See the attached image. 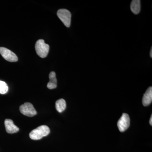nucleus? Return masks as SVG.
<instances>
[{"label": "nucleus", "mask_w": 152, "mask_h": 152, "mask_svg": "<svg viewBox=\"0 0 152 152\" xmlns=\"http://www.w3.org/2000/svg\"><path fill=\"white\" fill-rule=\"evenodd\" d=\"M50 128L46 125H42L33 130L30 132V138L33 140H39L50 134Z\"/></svg>", "instance_id": "1"}, {"label": "nucleus", "mask_w": 152, "mask_h": 152, "mask_svg": "<svg viewBox=\"0 0 152 152\" xmlns=\"http://www.w3.org/2000/svg\"><path fill=\"white\" fill-rule=\"evenodd\" d=\"M50 46L45 43L43 39H39L35 45V50L37 54L42 58H46L48 54Z\"/></svg>", "instance_id": "2"}, {"label": "nucleus", "mask_w": 152, "mask_h": 152, "mask_svg": "<svg viewBox=\"0 0 152 152\" xmlns=\"http://www.w3.org/2000/svg\"><path fill=\"white\" fill-rule=\"evenodd\" d=\"M57 16L66 27L70 26L71 17L70 12L66 9H61L57 12Z\"/></svg>", "instance_id": "3"}, {"label": "nucleus", "mask_w": 152, "mask_h": 152, "mask_svg": "<svg viewBox=\"0 0 152 152\" xmlns=\"http://www.w3.org/2000/svg\"><path fill=\"white\" fill-rule=\"evenodd\" d=\"M20 110L22 114L28 117H33L37 114L32 104L29 102L25 103L20 106Z\"/></svg>", "instance_id": "4"}, {"label": "nucleus", "mask_w": 152, "mask_h": 152, "mask_svg": "<svg viewBox=\"0 0 152 152\" xmlns=\"http://www.w3.org/2000/svg\"><path fill=\"white\" fill-rule=\"evenodd\" d=\"M130 124V119L129 116L126 113L123 114L118 122V128L121 132H124L127 129Z\"/></svg>", "instance_id": "5"}, {"label": "nucleus", "mask_w": 152, "mask_h": 152, "mask_svg": "<svg viewBox=\"0 0 152 152\" xmlns=\"http://www.w3.org/2000/svg\"><path fill=\"white\" fill-rule=\"evenodd\" d=\"M0 54L4 59L11 62H15L18 61L17 55L10 50L4 47L0 48Z\"/></svg>", "instance_id": "6"}, {"label": "nucleus", "mask_w": 152, "mask_h": 152, "mask_svg": "<svg viewBox=\"0 0 152 152\" xmlns=\"http://www.w3.org/2000/svg\"><path fill=\"white\" fill-rule=\"evenodd\" d=\"M4 124L6 131L9 134L17 133L19 131V128L15 125L12 120L7 119L5 120Z\"/></svg>", "instance_id": "7"}, {"label": "nucleus", "mask_w": 152, "mask_h": 152, "mask_svg": "<svg viewBox=\"0 0 152 152\" xmlns=\"http://www.w3.org/2000/svg\"><path fill=\"white\" fill-rule=\"evenodd\" d=\"M152 102V87H150L146 91L142 98V104L147 107Z\"/></svg>", "instance_id": "8"}, {"label": "nucleus", "mask_w": 152, "mask_h": 152, "mask_svg": "<svg viewBox=\"0 0 152 152\" xmlns=\"http://www.w3.org/2000/svg\"><path fill=\"white\" fill-rule=\"evenodd\" d=\"M50 81L47 85V87L49 89H53L56 88L57 80L56 77V74L54 72H52L49 75Z\"/></svg>", "instance_id": "9"}, {"label": "nucleus", "mask_w": 152, "mask_h": 152, "mask_svg": "<svg viewBox=\"0 0 152 152\" xmlns=\"http://www.w3.org/2000/svg\"><path fill=\"white\" fill-rule=\"evenodd\" d=\"M140 2V0H133L131 2V10L135 15H137L140 13L141 9Z\"/></svg>", "instance_id": "10"}, {"label": "nucleus", "mask_w": 152, "mask_h": 152, "mask_svg": "<svg viewBox=\"0 0 152 152\" xmlns=\"http://www.w3.org/2000/svg\"><path fill=\"white\" fill-rule=\"evenodd\" d=\"M66 104L65 100L64 99H61L58 100L56 103V108L57 111L61 113L65 110Z\"/></svg>", "instance_id": "11"}, {"label": "nucleus", "mask_w": 152, "mask_h": 152, "mask_svg": "<svg viewBox=\"0 0 152 152\" xmlns=\"http://www.w3.org/2000/svg\"><path fill=\"white\" fill-rule=\"evenodd\" d=\"M9 88L5 82L0 80V94H5L8 91Z\"/></svg>", "instance_id": "12"}, {"label": "nucleus", "mask_w": 152, "mask_h": 152, "mask_svg": "<svg viewBox=\"0 0 152 152\" xmlns=\"http://www.w3.org/2000/svg\"><path fill=\"white\" fill-rule=\"evenodd\" d=\"M150 124L151 126L152 125V115L151 116V118H150Z\"/></svg>", "instance_id": "13"}, {"label": "nucleus", "mask_w": 152, "mask_h": 152, "mask_svg": "<svg viewBox=\"0 0 152 152\" xmlns=\"http://www.w3.org/2000/svg\"><path fill=\"white\" fill-rule=\"evenodd\" d=\"M150 57L151 58H152V48H151V51H150Z\"/></svg>", "instance_id": "14"}]
</instances>
